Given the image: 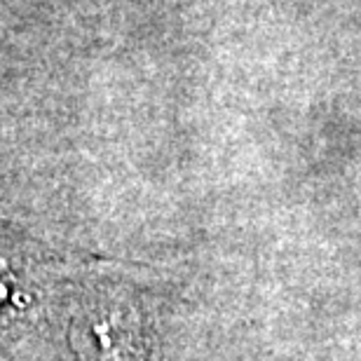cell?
<instances>
[{"mask_svg":"<svg viewBox=\"0 0 361 361\" xmlns=\"http://www.w3.org/2000/svg\"><path fill=\"white\" fill-rule=\"evenodd\" d=\"M52 338L61 361H162L160 314L150 295L104 270H68Z\"/></svg>","mask_w":361,"mask_h":361,"instance_id":"1","label":"cell"},{"mask_svg":"<svg viewBox=\"0 0 361 361\" xmlns=\"http://www.w3.org/2000/svg\"><path fill=\"white\" fill-rule=\"evenodd\" d=\"M66 274L52 251L0 219V361L49 343Z\"/></svg>","mask_w":361,"mask_h":361,"instance_id":"2","label":"cell"}]
</instances>
